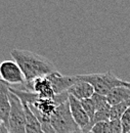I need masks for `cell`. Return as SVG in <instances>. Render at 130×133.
Masks as SVG:
<instances>
[{"mask_svg": "<svg viewBox=\"0 0 130 133\" xmlns=\"http://www.w3.org/2000/svg\"><path fill=\"white\" fill-rule=\"evenodd\" d=\"M0 78L10 86L26 83L23 71L16 61H3L0 64Z\"/></svg>", "mask_w": 130, "mask_h": 133, "instance_id": "cell-5", "label": "cell"}, {"mask_svg": "<svg viewBox=\"0 0 130 133\" xmlns=\"http://www.w3.org/2000/svg\"><path fill=\"white\" fill-rule=\"evenodd\" d=\"M82 107L83 109L85 110L86 114L88 115L89 119H90V122L93 120L94 115H95V112H96V109H95V105H94V102L91 98H87V99L81 100ZM90 125V124H89Z\"/></svg>", "mask_w": 130, "mask_h": 133, "instance_id": "cell-14", "label": "cell"}, {"mask_svg": "<svg viewBox=\"0 0 130 133\" xmlns=\"http://www.w3.org/2000/svg\"><path fill=\"white\" fill-rule=\"evenodd\" d=\"M9 86V84H7L0 78V119L6 127L8 126V119L10 113Z\"/></svg>", "mask_w": 130, "mask_h": 133, "instance_id": "cell-8", "label": "cell"}, {"mask_svg": "<svg viewBox=\"0 0 130 133\" xmlns=\"http://www.w3.org/2000/svg\"><path fill=\"white\" fill-rule=\"evenodd\" d=\"M124 85H125V86H127V87H129V88H130V82L124 81Z\"/></svg>", "mask_w": 130, "mask_h": 133, "instance_id": "cell-21", "label": "cell"}, {"mask_svg": "<svg viewBox=\"0 0 130 133\" xmlns=\"http://www.w3.org/2000/svg\"><path fill=\"white\" fill-rule=\"evenodd\" d=\"M76 78L79 80L86 81L92 85L95 93L107 96L108 93L115 87L123 86L124 80L119 79L112 72L106 73H95V74H83L76 75Z\"/></svg>", "mask_w": 130, "mask_h": 133, "instance_id": "cell-2", "label": "cell"}, {"mask_svg": "<svg viewBox=\"0 0 130 133\" xmlns=\"http://www.w3.org/2000/svg\"><path fill=\"white\" fill-rule=\"evenodd\" d=\"M47 77L51 82L55 95L68 92L69 88L77 81L75 76H64L57 71L47 75Z\"/></svg>", "mask_w": 130, "mask_h": 133, "instance_id": "cell-7", "label": "cell"}, {"mask_svg": "<svg viewBox=\"0 0 130 133\" xmlns=\"http://www.w3.org/2000/svg\"><path fill=\"white\" fill-rule=\"evenodd\" d=\"M107 100L110 105H115L124 101H130V88L125 85L115 87L108 93Z\"/></svg>", "mask_w": 130, "mask_h": 133, "instance_id": "cell-10", "label": "cell"}, {"mask_svg": "<svg viewBox=\"0 0 130 133\" xmlns=\"http://www.w3.org/2000/svg\"><path fill=\"white\" fill-rule=\"evenodd\" d=\"M10 113L8 119V130L10 133H26V112L22 100L10 91Z\"/></svg>", "mask_w": 130, "mask_h": 133, "instance_id": "cell-4", "label": "cell"}, {"mask_svg": "<svg viewBox=\"0 0 130 133\" xmlns=\"http://www.w3.org/2000/svg\"><path fill=\"white\" fill-rule=\"evenodd\" d=\"M0 133H10V132H9L8 128L3 124V126H2V128H1V130H0Z\"/></svg>", "mask_w": 130, "mask_h": 133, "instance_id": "cell-19", "label": "cell"}, {"mask_svg": "<svg viewBox=\"0 0 130 133\" xmlns=\"http://www.w3.org/2000/svg\"><path fill=\"white\" fill-rule=\"evenodd\" d=\"M26 112V119H27V124H26V133H44L42 125L38 118L35 116V114L32 112L30 107L26 103H23Z\"/></svg>", "mask_w": 130, "mask_h": 133, "instance_id": "cell-11", "label": "cell"}, {"mask_svg": "<svg viewBox=\"0 0 130 133\" xmlns=\"http://www.w3.org/2000/svg\"><path fill=\"white\" fill-rule=\"evenodd\" d=\"M109 133H122V126L120 120L110 121V130Z\"/></svg>", "mask_w": 130, "mask_h": 133, "instance_id": "cell-18", "label": "cell"}, {"mask_svg": "<svg viewBox=\"0 0 130 133\" xmlns=\"http://www.w3.org/2000/svg\"><path fill=\"white\" fill-rule=\"evenodd\" d=\"M110 111H111V105L108 104L101 109L98 110L95 112V115H94V118L93 120L90 122V125L88 127V131L91 130V127L95 124V123H98V122H102V121H110Z\"/></svg>", "mask_w": 130, "mask_h": 133, "instance_id": "cell-13", "label": "cell"}, {"mask_svg": "<svg viewBox=\"0 0 130 133\" xmlns=\"http://www.w3.org/2000/svg\"><path fill=\"white\" fill-rule=\"evenodd\" d=\"M72 133H92L91 131H89V132H86V131H84V130H82L81 128H78L77 130H75V131H73Z\"/></svg>", "mask_w": 130, "mask_h": 133, "instance_id": "cell-20", "label": "cell"}, {"mask_svg": "<svg viewBox=\"0 0 130 133\" xmlns=\"http://www.w3.org/2000/svg\"><path fill=\"white\" fill-rule=\"evenodd\" d=\"M68 93L70 95L76 97L77 99L84 100L87 98H91V96L95 93V91L91 84H89L86 81L77 79V81L69 88Z\"/></svg>", "mask_w": 130, "mask_h": 133, "instance_id": "cell-9", "label": "cell"}, {"mask_svg": "<svg viewBox=\"0 0 130 133\" xmlns=\"http://www.w3.org/2000/svg\"><path fill=\"white\" fill-rule=\"evenodd\" d=\"M120 121L122 126V133H128L130 131V107L123 114Z\"/></svg>", "mask_w": 130, "mask_h": 133, "instance_id": "cell-17", "label": "cell"}, {"mask_svg": "<svg viewBox=\"0 0 130 133\" xmlns=\"http://www.w3.org/2000/svg\"><path fill=\"white\" fill-rule=\"evenodd\" d=\"M128 133H130V131H129V132H128Z\"/></svg>", "mask_w": 130, "mask_h": 133, "instance_id": "cell-22", "label": "cell"}, {"mask_svg": "<svg viewBox=\"0 0 130 133\" xmlns=\"http://www.w3.org/2000/svg\"><path fill=\"white\" fill-rule=\"evenodd\" d=\"M110 130V121H102L95 123L91 127V132L92 133H109Z\"/></svg>", "mask_w": 130, "mask_h": 133, "instance_id": "cell-15", "label": "cell"}, {"mask_svg": "<svg viewBox=\"0 0 130 133\" xmlns=\"http://www.w3.org/2000/svg\"><path fill=\"white\" fill-rule=\"evenodd\" d=\"M50 124L55 133H72L79 128L72 117L69 99L56 108L50 118Z\"/></svg>", "mask_w": 130, "mask_h": 133, "instance_id": "cell-3", "label": "cell"}, {"mask_svg": "<svg viewBox=\"0 0 130 133\" xmlns=\"http://www.w3.org/2000/svg\"><path fill=\"white\" fill-rule=\"evenodd\" d=\"M69 104H70L71 114H72V117H73L75 123L78 125L79 128H81L82 130L89 132L88 127L90 124V119L82 107L81 100L77 99L76 97L69 94Z\"/></svg>", "mask_w": 130, "mask_h": 133, "instance_id": "cell-6", "label": "cell"}, {"mask_svg": "<svg viewBox=\"0 0 130 133\" xmlns=\"http://www.w3.org/2000/svg\"><path fill=\"white\" fill-rule=\"evenodd\" d=\"M11 56L23 71L27 83L57 71L49 59L30 50L12 49Z\"/></svg>", "mask_w": 130, "mask_h": 133, "instance_id": "cell-1", "label": "cell"}, {"mask_svg": "<svg viewBox=\"0 0 130 133\" xmlns=\"http://www.w3.org/2000/svg\"><path fill=\"white\" fill-rule=\"evenodd\" d=\"M91 99L93 100V102H94V105H95L96 111L109 104V102L107 100V96L101 95V94H98V93H94L91 96Z\"/></svg>", "mask_w": 130, "mask_h": 133, "instance_id": "cell-16", "label": "cell"}, {"mask_svg": "<svg viewBox=\"0 0 130 133\" xmlns=\"http://www.w3.org/2000/svg\"><path fill=\"white\" fill-rule=\"evenodd\" d=\"M130 107V101H124L115 105H111L110 111V121L113 120H120L123 114L126 112V110Z\"/></svg>", "mask_w": 130, "mask_h": 133, "instance_id": "cell-12", "label": "cell"}]
</instances>
